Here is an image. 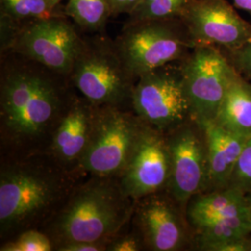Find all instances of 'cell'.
<instances>
[{
  "label": "cell",
  "mask_w": 251,
  "mask_h": 251,
  "mask_svg": "<svg viewBox=\"0 0 251 251\" xmlns=\"http://www.w3.org/2000/svg\"><path fill=\"white\" fill-rule=\"evenodd\" d=\"M62 15H66L63 5L55 6L50 0H0V26Z\"/></svg>",
  "instance_id": "obj_19"
},
{
  "label": "cell",
  "mask_w": 251,
  "mask_h": 251,
  "mask_svg": "<svg viewBox=\"0 0 251 251\" xmlns=\"http://www.w3.org/2000/svg\"><path fill=\"white\" fill-rule=\"evenodd\" d=\"M247 199H248V205H249V211H250V217L251 219V193H247Z\"/></svg>",
  "instance_id": "obj_29"
},
{
  "label": "cell",
  "mask_w": 251,
  "mask_h": 251,
  "mask_svg": "<svg viewBox=\"0 0 251 251\" xmlns=\"http://www.w3.org/2000/svg\"><path fill=\"white\" fill-rule=\"evenodd\" d=\"M55 6H61L63 0H50Z\"/></svg>",
  "instance_id": "obj_30"
},
{
  "label": "cell",
  "mask_w": 251,
  "mask_h": 251,
  "mask_svg": "<svg viewBox=\"0 0 251 251\" xmlns=\"http://www.w3.org/2000/svg\"><path fill=\"white\" fill-rule=\"evenodd\" d=\"M180 62L170 63L140 76L131 96L130 106L138 117L165 135L194 120Z\"/></svg>",
  "instance_id": "obj_8"
},
{
  "label": "cell",
  "mask_w": 251,
  "mask_h": 251,
  "mask_svg": "<svg viewBox=\"0 0 251 251\" xmlns=\"http://www.w3.org/2000/svg\"><path fill=\"white\" fill-rule=\"evenodd\" d=\"M233 6L247 11L251 17V0H233Z\"/></svg>",
  "instance_id": "obj_28"
},
{
  "label": "cell",
  "mask_w": 251,
  "mask_h": 251,
  "mask_svg": "<svg viewBox=\"0 0 251 251\" xmlns=\"http://www.w3.org/2000/svg\"><path fill=\"white\" fill-rule=\"evenodd\" d=\"M96 107L76 91L54 130L48 152L70 171L82 173L79 166L90 143Z\"/></svg>",
  "instance_id": "obj_14"
},
{
  "label": "cell",
  "mask_w": 251,
  "mask_h": 251,
  "mask_svg": "<svg viewBox=\"0 0 251 251\" xmlns=\"http://www.w3.org/2000/svg\"><path fill=\"white\" fill-rule=\"evenodd\" d=\"M251 234L250 214L228 217L193 231V247L198 251H206L212 245L247 237Z\"/></svg>",
  "instance_id": "obj_18"
},
{
  "label": "cell",
  "mask_w": 251,
  "mask_h": 251,
  "mask_svg": "<svg viewBox=\"0 0 251 251\" xmlns=\"http://www.w3.org/2000/svg\"><path fill=\"white\" fill-rule=\"evenodd\" d=\"M248 214L250 211L246 193L233 187L196 195L185 207L186 219L193 231L228 217Z\"/></svg>",
  "instance_id": "obj_16"
},
{
  "label": "cell",
  "mask_w": 251,
  "mask_h": 251,
  "mask_svg": "<svg viewBox=\"0 0 251 251\" xmlns=\"http://www.w3.org/2000/svg\"><path fill=\"white\" fill-rule=\"evenodd\" d=\"M135 203L117 177L82 179L51 222L41 229L54 243L109 242L129 225Z\"/></svg>",
  "instance_id": "obj_3"
},
{
  "label": "cell",
  "mask_w": 251,
  "mask_h": 251,
  "mask_svg": "<svg viewBox=\"0 0 251 251\" xmlns=\"http://www.w3.org/2000/svg\"><path fill=\"white\" fill-rule=\"evenodd\" d=\"M64 11L83 34L105 33L112 17L109 0H68Z\"/></svg>",
  "instance_id": "obj_20"
},
{
  "label": "cell",
  "mask_w": 251,
  "mask_h": 251,
  "mask_svg": "<svg viewBox=\"0 0 251 251\" xmlns=\"http://www.w3.org/2000/svg\"><path fill=\"white\" fill-rule=\"evenodd\" d=\"M86 177L49 152L0 156V242L43 229Z\"/></svg>",
  "instance_id": "obj_2"
},
{
  "label": "cell",
  "mask_w": 251,
  "mask_h": 251,
  "mask_svg": "<svg viewBox=\"0 0 251 251\" xmlns=\"http://www.w3.org/2000/svg\"><path fill=\"white\" fill-rule=\"evenodd\" d=\"M114 41L136 80L146 73L182 61L195 48L180 19L125 22Z\"/></svg>",
  "instance_id": "obj_6"
},
{
  "label": "cell",
  "mask_w": 251,
  "mask_h": 251,
  "mask_svg": "<svg viewBox=\"0 0 251 251\" xmlns=\"http://www.w3.org/2000/svg\"><path fill=\"white\" fill-rule=\"evenodd\" d=\"M111 15L113 18L120 14H129L142 2V0H109Z\"/></svg>",
  "instance_id": "obj_27"
},
{
  "label": "cell",
  "mask_w": 251,
  "mask_h": 251,
  "mask_svg": "<svg viewBox=\"0 0 251 251\" xmlns=\"http://www.w3.org/2000/svg\"><path fill=\"white\" fill-rule=\"evenodd\" d=\"M171 175V158L166 135L144 126L126 166L117 177L128 198L137 201L166 190Z\"/></svg>",
  "instance_id": "obj_13"
},
{
  "label": "cell",
  "mask_w": 251,
  "mask_h": 251,
  "mask_svg": "<svg viewBox=\"0 0 251 251\" xmlns=\"http://www.w3.org/2000/svg\"><path fill=\"white\" fill-rule=\"evenodd\" d=\"M194 0H142V2L128 14L126 23L161 20L179 19L185 9Z\"/></svg>",
  "instance_id": "obj_21"
},
{
  "label": "cell",
  "mask_w": 251,
  "mask_h": 251,
  "mask_svg": "<svg viewBox=\"0 0 251 251\" xmlns=\"http://www.w3.org/2000/svg\"><path fill=\"white\" fill-rule=\"evenodd\" d=\"M130 224L129 228H124L109 242L106 251H148L143 235Z\"/></svg>",
  "instance_id": "obj_24"
},
{
  "label": "cell",
  "mask_w": 251,
  "mask_h": 251,
  "mask_svg": "<svg viewBox=\"0 0 251 251\" xmlns=\"http://www.w3.org/2000/svg\"><path fill=\"white\" fill-rule=\"evenodd\" d=\"M76 90L68 75L0 52V156L48 152Z\"/></svg>",
  "instance_id": "obj_1"
},
{
  "label": "cell",
  "mask_w": 251,
  "mask_h": 251,
  "mask_svg": "<svg viewBox=\"0 0 251 251\" xmlns=\"http://www.w3.org/2000/svg\"><path fill=\"white\" fill-rule=\"evenodd\" d=\"M131 225L141 233L148 251H182L193 247L184 209L164 190L136 201Z\"/></svg>",
  "instance_id": "obj_12"
},
{
  "label": "cell",
  "mask_w": 251,
  "mask_h": 251,
  "mask_svg": "<svg viewBox=\"0 0 251 251\" xmlns=\"http://www.w3.org/2000/svg\"><path fill=\"white\" fill-rule=\"evenodd\" d=\"M179 19L195 47L212 46L230 52L251 41V23L227 0H194Z\"/></svg>",
  "instance_id": "obj_11"
},
{
  "label": "cell",
  "mask_w": 251,
  "mask_h": 251,
  "mask_svg": "<svg viewBox=\"0 0 251 251\" xmlns=\"http://www.w3.org/2000/svg\"><path fill=\"white\" fill-rule=\"evenodd\" d=\"M69 77L75 90L95 106L131 108L137 80L126 69L115 41L105 33L84 34Z\"/></svg>",
  "instance_id": "obj_4"
},
{
  "label": "cell",
  "mask_w": 251,
  "mask_h": 251,
  "mask_svg": "<svg viewBox=\"0 0 251 251\" xmlns=\"http://www.w3.org/2000/svg\"><path fill=\"white\" fill-rule=\"evenodd\" d=\"M193 119L214 120L235 75L226 54L212 46H197L180 62Z\"/></svg>",
  "instance_id": "obj_9"
},
{
  "label": "cell",
  "mask_w": 251,
  "mask_h": 251,
  "mask_svg": "<svg viewBox=\"0 0 251 251\" xmlns=\"http://www.w3.org/2000/svg\"><path fill=\"white\" fill-rule=\"evenodd\" d=\"M228 187L239 189L246 194L251 193V138L245 144Z\"/></svg>",
  "instance_id": "obj_23"
},
{
  "label": "cell",
  "mask_w": 251,
  "mask_h": 251,
  "mask_svg": "<svg viewBox=\"0 0 251 251\" xmlns=\"http://www.w3.org/2000/svg\"><path fill=\"white\" fill-rule=\"evenodd\" d=\"M171 175L166 191L184 209L196 195L210 190L206 136L195 120L166 135Z\"/></svg>",
  "instance_id": "obj_10"
},
{
  "label": "cell",
  "mask_w": 251,
  "mask_h": 251,
  "mask_svg": "<svg viewBox=\"0 0 251 251\" xmlns=\"http://www.w3.org/2000/svg\"><path fill=\"white\" fill-rule=\"evenodd\" d=\"M53 251L52 239L40 229H29L0 245V251Z\"/></svg>",
  "instance_id": "obj_22"
},
{
  "label": "cell",
  "mask_w": 251,
  "mask_h": 251,
  "mask_svg": "<svg viewBox=\"0 0 251 251\" xmlns=\"http://www.w3.org/2000/svg\"><path fill=\"white\" fill-rule=\"evenodd\" d=\"M144 126L131 108L97 106L90 143L79 166L81 172L87 177H118Z\"/></svg>",
  "instance_id": "obj_7"
},
{
  "label": "cell",
  "mask_w": 251,
  "mask_h": 251,
  "mask_svg": "<svg viewBox=\"0 0 251 251\" xmlns=\"http://www.w3.org/2000/svg\"><path fill=\"white\" fill-rule=\"evenodd\" d=\"M107 242L80 241V242L65 243L56 248V251H106Z\"/></svg>",
  "instance_id": "obj_26"
},
{
  "label": "cell",
  "mask_w": 251,
  "mask_h": 251,
  "mask_svg": "<svg viewBox=\"0 0 251 251\" xmlns=\"http://www.w3.org/2000/svg\"><path fill=\"white\" fill-rule=\"evenodd\" d=\"M199 124L206 136L209 191L226 188L229 186L233 170L248 139L225 129L215 120Z\"/></svg>",
  "instance_id": "obj_15"
},
{
  "label": "cell",
  "mask_w": 251,
  "mask_h": 251,
  "mask_svg": "<svg viewBox=\"0 0 251 251\" xmlns=\"http://www.w3.org/2000/svg\"><path fill=\"white\" fill-rule=\"evenodd\" d=\"M214 120L234 134L251 138V81L235 73Z\"/></svg>",
  "instance_id": "obj_17"
},
{
  "label": "cell",
  "mask_w": 251,
  "mask_h": 251,
  "mask_svg": "<svg viewBox=\"0 0 251 251\" xmlns=\"http://www.w3.org/2000/svg\"><path fill=\"white\" fill-rule=\"evenodd\" d=\"M225 53L235 71L251 82V41L233 51Z\"/></svg>",
  "instance_id": "obj_25"
},
{
  "label": "cell",
  "mask_w": 251,
  "mask_h": 251,
  "mask_svg": "<svg viewBox=\"0 0 251 251\" xmlns=\"http://www.w3.org/2000/svg\"><path fill=\"white\" fill-rule=\"evenodd\" d=\"M83 42L84 34L66 15L0 26V52L14 51L68 76Z\"/></svg>",
  "instance_id": "obj_5"
}]
</instances>
